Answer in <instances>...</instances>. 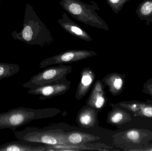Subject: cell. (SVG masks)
I'll use <instances>...</instances> for the list:
<instances>
[{"label":"cell","instance_id":"cell-1","mask_svg":"<svg viewBox=\"0 0 152 151\" xmlns=\"http://www.w3.org/2000/svg\"><path fill=\"white\" fill-rule=\"evenodd\" d=\"M11 35L14 40L41 47H46L55 42L51 32L29 3L26 4L22 30L19 33L14 31Z\"/></svg>","mask_w":152,"mask_h":151},{"label":"cell","instance_id":"cell-2","mask_svg":"<svg viewBox=\"0 0 152 151\" xmlns=\"http://www.w3.org/2000/svg\"><path fill=\"white\" fill-rule=\"evenodd\" d=\"M61 113L57 108L34 109L19 107L0 113V129L15 130L34 120L55 117Z\"/></svg>","mask_w":152,"mask_h":151},{"label":"cell","instance_id":"cell-3","mask_svg":"<svg viewBox=\"0 0 152 151\" xmlns=\"http://www.w3.org/2000/svg\"><path fill=\"white\" fill-rule=\"evenodd\" d=\"M60 4L69 14L77 20L86 25L108 31V25L98 15L96 10H100L97 4L91 1L86 3L80 0H61Z\"/></svg>","mask_w":152,"mask_h":151},{"label":"cell","instance_id":"cell-4","mask_svg":"<svg viewBox=\"0 0 152 151\" xmlns=\"http://www.w3.org/2000/svg\"><path fill=\"white\" fill-rule=\"evenodd\" d=\"M14 134L18 140L34 144H67L66 134L61 129L44 131L35 128L27 127L21 131H15Z\"/></svg>","mask_w":152,"mask_h":151},{"label":"cell","instance_id":"cell-5","mask_svg":"<svg viewBox=\"0 0 152 151\" xmlns=\"http://www.w3.org/2000/svg\"><path fill=\"white\" fill-rule=\"evenodd\" d=\"M72 72L71 66L59 64L48 67L33 76L28 81L23 84V87L30 89L48 84L60 79Z\"/></svg>","mask_w":152,"mask_h":151},{"label":"cell","instance_id":"cell-6","mask_svg":"<svg viewBox=\"0 0 152 151\" xmlns=\"http://www.w3.org/2000/svg\"><path fill=\"white\" fill-rule=\"evenodd\" d=\"M96 55L97 53L93 51L69 50L43 60L39 64V68H44L53 65L75 63Z\"/></svg>","mask_w":152,"mask_h":151},{"label":"cell","instance_id":"cell-7","mask_svg":"<svg viewBox=\"0 0 152 151\" xmlns=\"http://www.w3.org/2000/svg\"><path fill=\"white\" fill-rule=\"evenodd\" d=\"M71 82L68 80L66 76L48 84L29 89L28 93L30 95H40L41 100L50 99L64 95L70 88Z\"/></svg>","mask_w":152,"mask_h":151},{"label":"cell","instance_id":"cell-8","mask_svg":"<svg viewBox=\"0 0 152 151\" xmlns=\"http://www.w3.org/2000/svg\"><path fill=\"white\" fill-rule=\"evenodd\" d=\"M60 25L69 33L86 41H91L92 39L89 34L80 26L71 20L65 12H62V17L58 20Z\"/></svg>","mask_w":152,"mask_h":151},{"label":"cell","instance_id":"cell-9","mask_svg":"<svg viewBox=\"0 0 152 151\" xmlns=\"http://www.w3.org/2000/svg\"><path fill=\"white\" fill-rule=\"evenodd\" d=\"M106 103V97L104 90V84L102 80H98L95 82L91 93L86 101V105L101 111Z\"/></svg>","mask_w":152,"mask_h":151},{"label":"cell","instance_id":"cell-10","mask_svg":"<svg viewBox=\"0 0 152 151\" xmlns=\"http://www.w3.org/2000/svg\"><path fill=\"white\" fill-rule=\"evenodd\" d=\"M80 80L76 90L75 97L81 100L87 95L96 78L95 74L91 68L85 67L80 72Z\"/></svg>","mask_w":152,"mask_h":151},{"label":"cell","instance_id":"cell-11","mask_svg":"<svg viewBox=\"0 0 152 151\" xmlns=\"http://www.w3.org/2000/svg\"><path fill=\"white\" fill-rule=\"evenodd\" d=\"M97 112L94 108L86 105L78 113L76 118L77 123L85 128L94 127L97 121Z\"/></svg>","mask_w":152,"mask_h":151},{"label":"cell","instance_id":"cell-12","mask_svg":"<svg viewBox=\"0 0 152 151\" xmlns=\"http://www.w3.org/2000/svg\"><path fill=\"white\" fill-rule=\"evenodd\" d=\"M36 144L20 140L13 141L0 145V151H46V145Z\"/></svg>","mask_w":152,"mask_h":151},{"label":"cell","instance_id":"cell-13","mask_svg":"<svg viewBox=\"0 0 152 151\" xmlns=\"http://www.w3.org/2000/svg\"><path fill=\"white\" fill-rule=\"evenodd\" d=\"M46 151H79L84 150L108 151L105 147L96 146V144H63L54 145H46Z\"/></svg>","mask_w":152,"mask_h":151},{"label":"cell","instance_id":"cell-14","mask_svg":"<svg viewBox=\"0 0 152 151\" xmlns=\"http://www.w3.org/2000/svg\"><path fill=\"white\" fill-rule=\"evenodd\" d=\"M66 134L67 144H84L96 142L101 139L99 137L79 131H72Z\"/></svg>","mask_w":152,"mask_h":151},{"label":"cell","instance_id":"cell-15","mask_svg":"<svg viewBox=\"0 0 152 151\" xmlns=\"http://www.w3.org/2000/svg\"><path fill=\"white\" fill-rule=\"evenodd\" d=\"M103 84L109 87L110 92L113 95H117L121 90L123 86V80L118 74L110 73L102 80Z\"/></svg>","mask_w":152,"mask_h":151},{"label":"cell","instance_id":"cell-16","mask_svg":"<svg viewBox=\"0 0 152 151\" xmlns=\"http://www.w3.org/2000/svg\"><path fill=\"white\" fill-rule=\"evenodd\" d=\"M136 12L141 20L152 24V0L143 1L138 6Z\"/></svg>","mask_w":152,"mask_h":151},{"label":"cell","instance_id":"cell-17","mask_svg":"<svg viewBox=\"0 0 152 151\" xmlns=\"http://www.w3.org/2000/svg\"><path fill=\"white\" fill-rule=\"evenodd\" d=\"M19 71L18 65L0 62V81L4 78L11 77L18 73Z\"/></svg>","mask_w":152,"mask_h":151},{"label":"cell","instance_id":"cell-18","mask_svg":"<svg viewBox=\"0 0 152 151\" xmlns=\"http://www.w3.org/2000/svg\"><path fill=\"white\" fill-rule=\"evenodd\" d=\"M124 118V113L120 110H113L108 113L107 122L111 125H116L121 123Z\"/></svg>","mask_w":152,"mask_h":151},{"label":"cell","instance_id":"cell-19","mask_svg":"<svg viewBox=\"0 0 152 151\" xmlns=\"http://www.w3.org/2000/svg\"><path fill=\"white\" fill-rule=\"evenodd\" d=\"M129 0H106L107 4L115 13L119 12Z\"/></svg>","mask_w":152,"mask_h":151},{"label":"cell","instance_id":"cell-20","mask_svg":"<svg viewBox=\"0 0 152 151\" xmlns=\"http://www.w3.org/2000/svg\"><path fill=\"white\" fill-rule=\"evenodd\" d=\"M127 137L132 140H137L139 138V133L136 131H130L126 134Z\"/></svg>","mask_w":152,"mask_h":151},{"label":"cell","instance_id":"cell-21","mask_svg":"<svg viewBox=\"0 0 152 151\" xmlns=\"http://www.w3.org/2000/svg\"><path fill=\"white\" fill-rule=\"evenodd\" d=\"M144 115L147 117H152V108L151 107H146L143 110Z\"/></svg>","mask_w":152,"mask_h":151},{"label":"cell","instance_id":"cell-22","mask_svg":"<svg viewBox=\"0 0 152 151\" xmlns=\"http://www.w3.org/2000/svg\"><path fill=\"white\" fill-rule=\"evenodd\" d=\"M1 4V1H0V4Z\"/></svg>","mask_w":152,"mask_h":151}]
</instances>
